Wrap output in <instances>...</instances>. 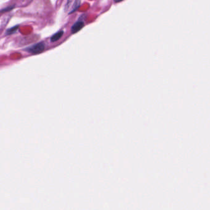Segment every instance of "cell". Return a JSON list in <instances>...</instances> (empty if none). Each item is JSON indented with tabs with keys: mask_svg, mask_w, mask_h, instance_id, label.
<instances>
[{
	"mask_svg": "<svg viewBox=\"0 0 210 210\" xmlns=\"http://www.w3.org/2000/svg\"><path fill=\"white\" fill-rule=\"evenodd\" d=\"M44 48L45 46L43 43H39L27 49V51H29L30 52H31V53L38 54L43 52L44 49Z\"/></svg>",
	"mask_w": 210,
	"mask_h": 210,
	"instance_id": "6da1fadb",
	"label": "cell"
},
{
	"mask_svg": "<svg viewBox=\"0 0 210 210\" xmlns=\"http://www.w3.org/2000/svg\"><path fill=\"white\" fill-rule=\"evenodd\" d=\"M84 22L83 21H78L75 24H74L71 27V33L72 34H75V33L79 31L82 28L84 27Z\"/></svg>",
	"mask_w": 210,
	"mask_h": 210,
	"instance_id": "7a4b0ae2",
	"label": "cell"
},
{
	"mask_svg": "<svg viewBox=\"0 0 210 210\" xmlns=\"http://www.w3.org/2000/svg\"><path fill=\"white\" fill-rule=\"evenodd\" d=\"M63 34H64L63 31H59L57 32L56 34H55L51 38V41L52 42H55V41H58L62 36Z\"/></svg>",
	"mask_w": 210,
	"mask_h": 210,
	"instance_id": "3957f363",
	"label": "cell"
},
{
	"mask_svg": "<svg viewBox=\"0 0 210 210\" xmlns=\"http://www.w3.org/2000/svg\"><path fill=\"white\" fill-rule=\"evenodd\" d=\"M80 3H81L80 0H76L75 3H74V4L73 9H71V11L69 13V14H71V13H73V12H74L75 11H76L78 9V8L80 7Z\"/></svg>",
	"mask_w": 210,
	"mask_h": 210,
	"instance_id": "277c9868",
	"label": "cell"
},
{
	"mask_svg": "<svg viewBox=\"0 0 210 210\" xmlns=\"http://www.w3.org/2000/svg\"><path fill=\"white\" fill-rule=\"evenodd\" d=\"M18 27H19L18 26H15V27H12V28H11L10 29H8L7 30V32H6V34H7V35H11L12 34H14V33L17 31V30L18 29Z\"/></svg>",
	"mask_w": 210,
	"mask_h": 210,
	"instance_id": "5b68a950",
	"label": "cell"
}]
</instances>
